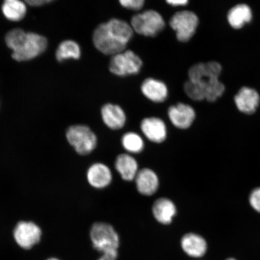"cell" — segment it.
Wrapping results in <instances>:
<instances>
[{
  "instance_id": "1",
  "label": "cell",
  "mask_w": 260,
  "mask_h": 260,
  "mask_svg": "<svg viewBox=\"0 0 260 260\" xmlns=\"http://www.w3.org/2000/svg\"><path fill=\"white\" fill-rule=\"evenodd\" d=\"M133 35L132 26L127 22L112 19L98 26L93 32V42L103 54L114 56L125 50Z\"/></svg>"
},
{
  "instance_id": "2",
  "label": "cell",
  "mask_w": 260,
  "mask_h": 260,
  "mask_svg": "<svg viewBox=\"0 0 260 260\" xmlns=\"http://www.w3.org/2000/svg\"><path fill=\"white\" fill-rule=\"evenodd\" d=\"M5 41L12 50V58L18 61H28L40 56L47 50V39L35 32L15 28L6 35Z\"/></svg>"
},
{
  "instance_id": "3",
  "label": "cell",
  "mask_w": 260,
  "mask_h": 260,
  "mask_svg": "<svg viewBox=\"0 0 260 260\" xmlns=\"http://www.w3.org/2000/svg\"><path fill=\"white\" fill-rule=\"evenodd\" d=\"M222 67L216 61L193 65L188 70L189 80L200 83L206 90V100L214 102L223 95L225 86L219 80Z\"/></svg>"
},
{
  "instance_id": "4",
  "label": "cell",
  "mask_w": 260,
  "mask_h": 260,
  "mask_svg": "<svg viewBox=\"0 0 260 260\" xmlns=\"http://www.w3.org/2000/svg\"><path fill=\"white\" fill-rule=\"evenodd\" d=\"M69 144L78 154L86 155L95 150L98 139L95 133L88 126L75 125L70 126L66 133Z\"/></svg>"
},
{
  "instance_id": "5",
  "label": "cell",
  "mask_w": 260,
  "mask_h": 260,
  "mask_svg": "<svg viewBox=\"0 0 260 260\" xmlns=\"http://www.w3.org/2000/svg\"><path fill=\"white\" fill-rule=\"evenodd\" d=\"M90 236L94 249L105 253L118 251L119 237L113 227L105 222H96L91 228Z\"/></svg>"
},
{
  "instance_id": "6",
  "label": "cell",
  "mask_w": 260,
  "mask_h": 260,
  "mask_svg": "<svg viewBox=\"0 0 260 260\" xmlns=\"http://www.w3.org/2000/svg\"><path fill=\"white\" fill-rule=\"evenodd\" d=\"M131 26L139 35L154 37L164 30L165 22L159 13L149 10L133 16Z\"/></svg>"
},
{
  "instance_id": "7",
  "label": "cell",
  "mask_w": 260,
  "mask_h": 260,
  "mask_svg": "<svg viewBox=\"0 0 260 260\" xmlns=\"http://www.w3.org/2000/svg\"><path fill=\"white\" fill-rule=\"evenodd\" d=\"M142 61L134 52L127 50L113 56L110 60V72L118 76H126L139 73Z\"/></svg>"
},
{
  "instance_id": "8",
  "label": "cell",
  "mask_w": 260,
  "mask_h": 260,
  "mask_svg": "<svg viewBox=\"0 0 260 260\" xmlns=\"http://www.w3.org/2000/svg\"><path fill=\"white\" fill-rule=\"evenodd\" d=\"M198 16L193 12L188 11L176 13L171 19L170 25L176 32L178 41L187 42L192 38L198 25Z\"/></svg>"
},
{
  "instance_id": "9",
  "label": "cell",
  "mask_w": 260,
  "mask_h": 260,
  "mask_svg": "<svg viewBox=\"0 0 260 260\" xmlns=\"http://www.w3.org/2000/svg\"><path fill=\"white\" fill-rule=\"evenodd\" d=\"M14 233L16 243L25 249H30L40 242L42 235L40 228L31 222H19Z\"/></svg>"
},
{
  "instance_id": "10",
  "label": "cell",
  "mask_w": 260,
  "mask_h": 260,
  "mask_svg": "<svg viewBox=\"0 0 260 260\" xmlns=\"http://www.w3.org/2000/svg\"><path fill=\"white\" fill-rule=\"evenodd\" d=\"M141 129L146 139L155 144H161L167 138V125L157 117H148L143 119Z\"/></svg>"
},
{
  "instance_id": "11",
  "label": "cell",
  "mask_w": 260,
  "mask_h": 260,
  "mask_svg": "<svg viewBox=\"0 0 260 260\" xmlns=\"http://www.w3.org/2000/svg\"><path fill=\"white\" fill-rule=\"evenodd\" d=\"M168 118L172 125L179 129H185L192 125L196 113L190 105L178 103L168 109Z\"/></svg>"
},
{
  "instance_id": "12",
  "label": "cell",
  "mask_w": 260,
  "mask_h": 260,
  "mask_svg": "<svg viewBox=\"0 0 260 260\" xmlns=\"http://www.w3.org/2000/svg\"><path fill=\"white\" fill-rule=\"evenodd\" d=\"M112 179L111 170L108 166L103 162H95L87 170V181L91 186L97 189H102L109 186Z\"/></svg>"
},
{
  "instance_id": "13",
  "label": "cell",
  "mask_w": 260,
  "mask_h": 260,
  "mask_svg": "<svg viewBox=\"0 0 260 260\" xmlns=\"http://www.w3.org/2000/svg\"><path fill=\"white\" fill-rule=\"evenodd\" d=\"M135 180L139 193L144 196L154 194L160 186L157 174L150 168H145L139 170Z\"/></svg>"
},
{
  "instance_id": "14",
  "label": "cell",
  "mask_w": 260,
  "mask_h": 260,
  "mask_svg": "<svg viewBox=\"0 0 260 260\" xmlns=\"http://www.w3.org/2000/svg\"><path fill=\"white\" fill-rule=\"evenodd\" d=\"M101 113L103 122L110 129L118 130L125 125L126 114L121 107L118 105L106 104L103 106Z\"/></svg>"
},
{
  "instance_id": "15",
  "label": "cell",
  "mask_w": 260,
  "mask_h": 260,
  "mask_svg": "<svg viewBox=\"0 0 260 260\" xmlns=\"http://www.w3.org/2000/svg\"><path fill=\"white\" fill-rule=\"evenodd\" d=\"M235 102L240 112L249 115L256 111L260 99L259 94L255 90L244 87L235 96Z\"/></svg>"
},
{
  "instance_id": "16",
  "label": "cell",
  "mask_w": 260,
  "mask_h": 260,
  "mask_svg": "<svg viewBox=\"0 0 260 260\" xmlns=\"http://www.w3.org/2000/svg\"><path fill=\"white\" fill-rule=\"evenodd\" d=\"M152 214L156 220L162 225H169L177 214V208L173 201L167 198L156 200L152 208Z\"/></svg>"
},
{
  "instance_id": "17",
  "label": "cell",
  "mask_w": 260,
  "mask_h": 260,
  "mask_svg": "<svg viewBox=\"0 0 260 260\" xmlns=\"http://www.w3.org/2000/svg\"><path fill=\"white\" fill-rule=\"evenodd\" d=\"M141 90L144 96L154 103H162L167 99L168 89L165 83L149 78L143 82Z\"/></svg>"
},
{
  "instance_id": "18",
  "label": "cell",
  "mask_w": 260,
  "mask_h": 260,
  "mask_svg": "<svg viewBox=\"0 0 260 260\" xmlns=\"http://www.w3.org/2000/svg\"><path fill=\"white\" fill-rule=\"evenodd\" d=\"M181 245L183 251L191 257H202L207 252L206 240L196 234L188 233L184 235L181 239Z\"/></svg>"
},
{
  "instance_id": "19",
  "label": "cell",
  "mask_w": 260,
  "mask_h": 260,
  "mask_svg": "<svg viewBox=\"0 0 260 260\" xmlns=\"http://www.w3.org/2000/svg\"><path fill=\"white\" fill-rule=\"evenodd\" d=\"M115 167L123 180L132 181L139 172L137 160L129 154H121L116 157Z\"/></svg>"
},
{
  "instance_id": "20",
  "label": "cell",
  "mask_w": 260,
  "mask_h": 260,
  "mask_svg": "<svg viewBox=\"0 0 260 260\" xmlns=\"http://www.w3.org/2000/svg\"><path fill=\"white\" fill-rule=\"evenodd\" d=\"M252 11L247 5H238L230 10L228 14V21L234 28L239 29L252 19Z\"/></svg>"
},
{
  "instance_id": "21",
  "label": "cell",
  "mask_w": 260,
  "mask_h": 260,
  "mask_svg": "<svg viewBox=\"0 0 260 260\" xmlns=\"http://www.w3.org/2000/svg\"><path fill=\"white\" fill-rule=\"evenodd\" d=\"M2 12L6 19L11 21H19L27 12L26 3L21 0H4Z\"/></svg>"
},
{
  "instance_id": "22",
  "label": "cell",
  "mask_w": 260,
  "mask_h": 260,
  "mask_svg": "<svg viewBox=\"0 0 260 260\" xmlns=\"http://www.w3.org/2000/svg\"><path fill=\"white\" fill-rule=\"evenodd\" d=\"M81 56V49L76 42L64 41L58 45L56 57L58 61L68 59H79Z\"/></svg>"
},
{
  "instance_id": "23",
  "label": "cell",
  "mask_w": 260,
  "mask_h": 260,
  "mask_svg": "<svg viewBox=\"0 0 260 260\" xmlns=\"http://www.w3.org/2000/svg\"><path fill=\"white\" fill-rule=\"evenodd\" d=\"M123 148L129 154H139L144 150V139L138 133L129 132L125 133L121 138Z\"/></svg>"
},
{
  "instance_id": "24",
  "label": "cell",
  "mask_w": 260,
  "mask_h": 260,
  "mask_svg": "<svg viewBox=\"0 0 260 260\" xmlns=\"http://www.w3.org/2000/svg\"><path fill=\"white\" fill-rule=\"evenodd\" d=\"M184 90L191 100L202 101L206 99V90L200 83L188 80L184 84Z\"/></svg>"
},
{
  "instance_id": "25",
  "label": "cell",
  "mask_w": 260,
  "mask_h": 260,
  "mask_svg": "<svg viewBox=\"0 0 260 260\" xmlns=\"http://www.w3.org/2000/svg\"><path fill=\"white\" fill-rule=\"evenodd\" d=\"M119 2L123 8L133 11L142 9L145 3V0H119Z\"/></svg>"
},
{
  "instance_id": "26",
  "label": "cell",
  "mask_w": 260,
  "mask_h": 260,
  "mask_svg": "<svg viewBox=\"0 0 260 260\" xmlns=\"http://www.w3.org/2000/svg\"><path fill=\"white\" fill-rule=\"evenodd\" d=\"M249 203L253 209L260 213V187L252 191L249 197Z\"/></svg>"
},
{
  "instance_id": "27",
  "label": "cell",
  "mask_w": 260,
  "mask_h": 260,
  "mask_svg": "<svg viewBox=\"0 0 260 260\" xmlns=\"http://www.w3.org/2000/svg\"><path fill=\"white\" fill-rule=\"evenodd\" d=\"M53 1L54 0H24L26 4L31 6H35V7L44 5Z\"/></svg>"
},
{
  "instance_id": "28",
  "label": "cell",
  "mask_w": 260,
  "mask_h": 260,
  "mask_svg": "<svg viewBox=\"0 0 260 260\" xmlns=\"http://www.w3.org/2000/svg\"><path fill=\"white\" fill-rule=\"evenodd\" d=\"M118 251H112L103 253V255L98 260H116Z\"/></svg>"
},
{
  "instance_id": "29",
  "label": "cell",
  "mask_w": 260,
  "mask_h": 260,
  "mask_svg": "<svg viewBox=\"0 0 260 260\" xmlns=\"http://www.w3.org/2000/svg\"><path fill=\"white\" fill-rule=\"evenodd\" d=\"M168 4L173 6H180L186 5L188 0H166Z\"/></svg>"
},
{
  "instance_id": "30",
  "label": "cell",
  "mask_w": 260,
  "mask_h": 260,
  "mask_svg": "<svg viewBox=\"0 0 260 260\" xmlns=\"http://www.w3.org/2000/svg\"><path fill=\"white\" fill-rule=\"evenodd\" d=\"M47 260H59V259H58L57 258H52L48 259Z\"/></svg>"
},
{
  "instance_id": "31",
  "label": "cell",
  "mask_w": 260,
  "mask_h": 260,
  "mask_svg": "<svg viewBox=\"0 0 260 260\" xmlns=\"http://www.w3.org/2000/svg\"><path fill=\"white\" fill-rule=\"evenodd\" d=\"M226 260H236V259H234V258H229V259H228Z\"/></svg>"
}]
</instances>
